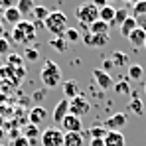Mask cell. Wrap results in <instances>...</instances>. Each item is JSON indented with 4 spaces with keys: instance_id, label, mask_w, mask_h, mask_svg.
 <instances>
[{
    "instance_id": "obj_35",
    "label": "cell",
    "mask_w": 146,
    "mask_h": 146,
    "mask_svg": "<svg viewBox=\"0 0 146 146\" xmlns=\"http://www.w3.org/2000/svg\"><path fill=\"white\" fill-rule=\"evenodd\" d=\"M8 65H14V67L22 65V57L16 55V53H10V55H8Z\"/></svg>"
},
{
    "instance_id": "obj_23",
    "label": "cell",
    "mask_w": 146,
    "mask_h": 146,
    "mask_svg": "<svg viewBox=\"0 0 146 146\" xmlns=\"http://www.w3.org/2000/svg\"><path fill=\"white\" fill-rule=\"evenodd\" d=\"M40 136V126L36 124H28L24 128V138H28L30 142H36V138Z\"/></svg>"
},
{
    "instance_id": "obj_6",
    "label": "cell",
    "mask_w": 146,
    "mask_h": 146,
    "mask_svg": "<svg viewBox=\"0 0 146 146\" xmlns=\"http://www.w3.org/2000/svg\"><path fill=\"white\" fill-rule=\"evenodd\" d=\"M42 146H63V132L59 128H46L42 132Z\"/></svg>"
},
{
    "instance_id": "obj_32",
    "label": "cell",
    "mask_w": 146,
    "mask_h": 146,
    "mask_svg": "<svg viewBox=\"0 0 146 146\" xmlns=\"http://www.w3.org/2000/svg\"><path fill=\"white\" fill-rule=\"evenodd\" d=\"M24 57L28 59V61H38L40 59V51L36 48H26L24 49Z\"/></svg>"
},
{
    "instance_id": "obj_43",
    "label": "cell",
    "mask_w": 146,
    "mask_h": 146,
    "mask_svg": "<svg viewBox=\"0 0 146 146\" xmlns=\"http://www.w3.org/2000/svg\"><path fill=\"white\" fill-rule=\"evenodd\" d=\"M144 48H146V42H144Z\"/></svg>"
},
{
    "instance_id": "obj_14",
    "label": "cell",
    "mask_w": 146,
    "mask_h": 146,
    "mask_svg": "<svg viewBox=\"0 0 146 146\" xmlns=\"http://www.w3.org/2000/svg\"><path fill=\"white\" fill-rule=\"evenodd\" d=\"M85 138L83 132H65L63 134V146H83Z\"/></svg>"
},
{
    "instance_id": "obj_28",
    "label": "cell",
    "mask_w": 146,
    "mask_h": 146,
    "mask_svg": "<svg viewBox=\"0 0 146 146\" xmlns=\"http://www.w3.org/2000/svg\"><path fill=\"white\" fill-rule=\"evenodd\" d=\"M142 75H144V69L138 65V63H134V65H130L128 67V79H142Z\"/></svg>"
},
{
    "instance_id": "obj_17",
    "label": "cell",
    "mask_w": 146,
    "mask_h": 146,
    "mask_svg": "<svg viewBox=\"0 0 146 146\" xmlns=\"http://www.w3.org/2000/svg\"><path fill=\"white\" fill-rule=\"evenodd\" d=\"M124 134L122 132H107L105 136V146H124Z\"/></svg>"
},
{
    "instance_id": "obj_24",
    "label": "cell",
    "mask_w": 146,
    "mask_h": 146,
    "mask_svg": "<svg viewBox=\"0 0 146 146\" xmlns=\"http://www.w3.org/2000/svg\"><path fill=\"white\" fill-rule=\"evenodd\" d=\"M111 61H113V65H115V67H122V65H126V63H128V55H126L124 51H115V53H113V57H111Z\"/></svg>"
},
{
    "instance_id": "obj_5",
    "label": "cell",
    "mask_w": 146,
    "mask_h": 146,
    "mask_svg": "<svg viewBox=\"0 0 146 146\" xmlns=\"http://www.w3.org/2000/svg\"><path fill=\"white\" fill-rule=\"evenodd\" d=\"M89 111H91V103H89L87 97L79 95V97H75V99L69 101V115H73V117L81 119V117L89 115Z\"/></svg>"
},
{
    "instance_id": "obj_16",
    "label": "cell",
    "mask_w": 146,
    "mask_h": 146,
    "mask_svg": "<svg viewBox=\"0 0 146 146\" xmlns=\"http://www.w3.org/2000/svg\"><path fill=\"white\" fill-rule=\"evenodd\" d=\"M115 12H117V8H113V6H103V8H99V20H103V22H107V24L111 26L115 22Z\"/></svg>"
},
{
    "instance_id": "obj_20",
    "label": "cell",
    "mask_w": 146,
    "mask_h": 146,
    "mask_svg": "<svg viewBox=\"0 0 146 146\" xmlns=\"http://www.w3.org/2000/svg\"><path fill=\"white\" fill-rule=\"evenodd\" d=\"M136 28H138V24H136V18H134V16H128V18L124 20V24L121 26V34L124 36V38H128V36H130V34H132Z\"/></svg>"
},
{
    "instance_id": "obj_18",
    "label": "cell",
    "mask_w": 146,
    "mask_h": 146,
    "mask_svg": "<svg viewBox=\"0 0 146 146\" xmlns=\"http://www.w3.org/2000/svg\"><path fill=\"white\" fill-rule=\"evenodd\" d=\"M109 30H111V26L103 20H97L95 24L89 26V34H95V36H109Z\"/></svg>"
},
{
    "instance_id": "obj_40",
    "label": "cell",
    "mask_w": 146,
    "mask_h": 146,
    "mask_svg": "<svg viewBox=\"0 0 146 146\" xmlns=\"http://www.w3.org/2000/svg\"><path fill=\"white\" fill-rule=\"evenodd\" d=\"M0 38H6V32H4V26L0 22Z\"/></svg>"
},
{
    "instance_id": "obj_3",
    "label": "cell",
    "mask_w": 146,
    "mask_h": 146,
    "mask_svg": "<svg viewBox=\"0 0 146 146\" xmlns=\"http://www.w3.org/2000/svg\"><path fill=\"white\" fill-rule=\"evenodd\" d=\"M40 79H42V83L48 87V89H53V87H57V85H61V69H59V65L55 63V61H51V59H46V63H44V67H42V71H40Z\"/></svg>"
},
{
    "instance_id": "obj_11",
    "label": "cell",
    "mask_w": 146,
    "mask_h": 146,
    "mask_svg": "<svg viewBox=\"0 0 146 146\" xmlns=\"http://www.w3.org/2000/svg\"><path fill=\"white\" fill-rule=\"evenodd\" d=\"M61 87H63V99L71 101V99L79 97V85H77V81L67 79V81H63V83H61Z\"/></svg>"
},
{
    "instance_id": "obj_30",
    "label": "cell",
    "mask_w": 146,
    "mask_h": 146,
    "mask_svg": "<svg viewBox=\"0 0 146 146\" xmlns=\"http://www.w3.org/2000/svg\"><path fill=\"white\" fill-rule=\"evenodd\" d=\"M126 18H128V12H126L124 8H117V12H115V22H113V24H117L119 28H121Z\"/></svg>"
},
{
    "instance_id": "obj_21",
    "label": "cell",
    "mask_w": 146,
    "mask_h": 146,
    "mask_svg": "<svg viewBox=\"0 0 146 146\" xmlns=\"http://www.w3.org/2000/svg\"><path fill=\"white\" fill-rule=\"evenodd\" d=\"M126 111H130V113L142 117V115H144V105H142V101H140L138 97H132V99H130V103L126 105Z\"/></svg>"
},
{
    "instance_id": "obj_1",
    "label": "cell",
    "mask_w": 146,
    "mask_h": 146,
    "mask_svg": "<svg viewBox=\"0 0 146 146\" xmlns=\"http://www.w3.org/2000/svg\"><path fill=\"white\" fill-rule=\"evenodd\" d=\"M10 38H12V42L30 48V42H34V38H36V26L32 24L30 20H22L18 26H14Z\"/></svg>"
},
{
    "instance_id": "obj_9",
    "label": "cell",
    "mask_w": 146,
    "mask_h": 146,
    "mask_svg": "<svg viewBox=\"0 0 146 146\" xmlns=\"http://www.w3.org/2000/svg\"><path fill=\"white\" fill-rule=\"evenodd\" d=\"M67 115H69V101H67V99H61V101L55 105V109H53V115H51V117H53V121H55V122H59V124H61L63 119H65Z\"/></svg>"
},
{
    "instance_id": "obj_22",
    "label": "cell",
    "mask_w": 146,
    "mask_h": 146,
    "mask_svg": "<svg viewBox=\"0 0 146 146\" xmlns=\"http://www.w3.org/2000/svg\"><path fill=\"white\" fill-rule=\"evenodd\" d=\"M16 8H18V12H20L22 16H32L36 4H34V0H20V2L16 4Z\"/></svg>"
},
{
    "instance_id": "obj_42",
    "label": "cell",
    "mask_w": 146,
    "mask_h": 146,
    "mask_svg": "<svg viewBox=\"0 0 146 146\" xmlns=\"http://www.w3.org/2000/svg\"><path fill=\"white\" fill-rule=\"evenodd\" d=\"M144 93H146V85H144Z\"/></svg>"
},
{
    "instance_id": "obj_13",
    "label": "cell",
    "mask_w": 146,
    "mask_h": 146,
    "mask_svg": "<svg viewBox=\"0 0 146 146\" xmlns=\"http://www.w3.org/2000/svg\"><path fill=\"white\" fill-rule=\"evenodd\" d=\"M128 42H130V46L132 48H144V42H146V32L144 30H140V28H136L128 38H126Z\"/></svg>"
},
{
    "instance_id": "obj_34",
    "label": "cell",
    "mask_w": 146,
    "mask_h": 146,
    "mask_svg": "<svg viewBox=\"0 0 146 146\" xmlns=\"http://www.w3.org/2000/svg\"><path fill=\"white\" fill-rule=\"evenodd\" d=\"M0 55H10V38H0Z\"/></svg>"
},
{
    "instance_id": "obj_38",
    "label": "cell",
    "mask_w": 146,
    "mask_h": 146,
    "mask_svg": "<svg viewBox=\"0 0 146 146\" xmlns=\"http://www.w3.org/2000/svg\"><path fill=\"white\" fill-rule=\"evenodd\" d=\"M91 146H105V140H101V138H95V140H91Z\"/></svg>"
},
{
    "instance_id": "obj_10",
    "label": "cell",
    "mask_w": 146,
    "mask_h": 146,
    "mask_svg": "<svg viewBox=\"0 0 146 146\" xmlns=\"http://www.w3.org/2000/svg\"><path fill=\"white\" fill-rule=\"evenodd\" d=\"M83 42H85V46H89V48H105L107 44H109V36H95V34H85L83 36Z\"/></svg>"
},
{
    "instance_id": "obj_12",
    "label": "cell",
    "mask_w": 146,
    "mask_h": 146,
    "mask_svg": "<svg viewBox=\"0 0 146 146\" xmlns=\"http://www.w3.org/2000/svg\"><path fill=\"white\" fill-rule=\"evenodd\" d=\"M61 126H63L65 132H81V128H83L81 119H77V117H73V115H67V117L63 119V122H61Z\"/></svg>"
},
{
    "instance_id": "obj_8",
    "label": "cell",
    "mask_w": 146,
    "mask_h": 146,
    "mask_svg": "<svg viewBox=\"0 0 146 146\" xmlns=\"http://www.w3.org/2000/svg\"><path fill=\"white\" fill-rule=\"evenodd\" d=\"M93 77H95V81H97V85L101 89H111V87H115V81H113V77H111V73H105L103 69H93Z\"/></svg>"
},
{
    "instance_id": "obj_37",
    "label": "cell",
    "mask_w": 146,
    "mask_h": 146,
    "mask_svg": "<svg viewBox=\"0 0 146 146\" xmlns=\"http://www.w3.org/2000/svg\"><path fill=\"white\" fill-rule=\"evenodd\" d=\"M113 67H115V65H113V61H111V59H105V63H103V71L109 73L111 69H113Z\"/></svg>"
},
{
    "instance_id": "obj_39",
    "label": "cell",
    "mask_w": 146,
    "mask_h": 146,
    "mask_svg": "<svg viewBox=\"0 0 146 146\" xmlns=\"http://www.w3.org/2000/svg\"><path fill=\"white\" fill-rule=\"evenodd\" d=\"M46 97V91H36L34 93V99H44Z\"/></svg>"
},
{
    "instance_id": "obj_44",
    "label": "cell",
    "mask_w": 146,
    "mask_h": 146,
    "mask_svg": "<svg viewBox=\"0 0 146 146\" xmlns=\"http://www.w3.org/2000/svg\"><path fill=\"white\" fill-rule=\"evenodd\" d=\"M0 146H4V144H0Z\"/></svg>"
},
{
    "instance_id": "obj_36",
    "label": "cell",
    "mask_w": 146,
    "mask_h": 146,
    "mask_svg": "<svg viewBox=\"0 0 146 146\" xmlns=\"http://www.w3.org/2000/svg\"><path fill=\"white\" fill-rule=\"evenodd\" d=\"M12 146H32V144H30V140H28V138H24V136H18V138H14Z\"/></svg>"
},
{
    "instance_id": "obj_7",
    "label": "cell",
    "mask_w": 146,
    "mask_h": 146,
    "mask_svg": "<svg viewBox=\"0 0 146 146\" xmlns=\"http://www.w3.org/2000/svg\"><path fill=\"white\" fill-rule=\"evenodd\" d=\"M103 126L107 128V132H121L122 126H126V115L117 113V115H113L111 119H107L103 122Z\"/></svg>"
},
{
    "instance_id": "obj_29",
    "label": "cell",
    "mask_w": 146,
    "mask_h": 146,
    "mask_svg": "<svg viewBox=\"0 0 146 146\" xmlns=\"http://www.w3.org/2000/svg\"><path fill=\"white\" fill-rule=\"evenodd\" d=\"M49 46L53 49H57V51H67V42H65V38H53V40L49 42Z\"/></svg>"
},
{
    "instance_id": "obj_15",
    "label": "cell",
    "mask_w": 146,
    "mask_h": 146,
    "mask_svg": "<svg viewBox=\"0 0 146 146\" xmlns=\"http://www.w3.org/2000/svg\"><path fill=\"white\" fill-rule=\"evenodd\" d=\"M46 117H48V111L44 107H34L30 111V124H36L38 126L42 121H46Z\"/></svg>"
},
{
    "instance_id": "obj_31",
    "label": "cell",
    "mask_w": 146,
    "mask_h": 146,
    "mask_svg": "<svg viewBox=\"0 0 146 146\" xmlns=\"http://www.w3.org/2000/svg\"><path fill=\"white\" fill-rule=\"evenodd\" d=\"M63 38H65V42H77V40L81 38V34H79V30H75V28H67V32L63 34Z\"/></svg>"
},
{
    "instance_id": "obj_25",
    "label": "cell",
    "mask_w": 146,
    "mask_h": 146,
    "mask_svg": "<svg viewBox=\"0 0 146 146\" xmlns=\"http://www.w3.org/2000/svg\"><path fill=\"white\" fill-rule=\"evenodd\" d=\"M115 93H117V95H132V91H130V85H128V79L115 83Z\"/></svg>"
},
{
    "instance_id": "obj_41",
    "label": "cell",
    "mask_w": 146,
    "mask_h": 146,
    "mask_svg": "<svg viewBox=\"0 0 146 146\" xmlns=\"http://www.w3.org/2000/svg\"><path fill=\"white\" fill-rule=\"evenodd\" d=\"M4 12H6V10H4V8H2V6H0V22H2V20H4Z\"/></svg>"
},
{
    "instance_id": "obj_33",
    "label": "cell",
    "mask_w": 146,
    "mask_h": 146,
    "mask_svg": "<svg viewBox=\"0 0 146 146\" xmlns=\"http://www.w3.org/2000/svg\"><path fill=\"white\" fill-rule=\"evenodd\" d=\"M134 16H136V18L146 16V0H142V2H134Z\"/></svg>"
},
{
    "instance_id": "obj_2",
    "label": "cell",
    "mask_w": 146,
    "mask_h": 146,
    "mask_svg": "<svg viewBox=\"0 0 146 146\" xmlns=\"http://www.w3.org/2000/svg\"><path fill=\"white\" fill-rule=\"evenodd\" d=\"M44 26H46V30L51 36L63 38V34L67 32V16L61 10H53V12H49V16L46 18Z\"/></svg>"
},
{
    "instance_id": "obj_4",
    "label": "cell",
    "mask_w": 146,
    "mask_h": 146,
    "mask_svg": "<svg viewBox=\"0 0 146 146\" xmlns=\"http://www.w3.org/2000/svg\"><path fill=\"white\" fill-rule=\"evenodd\" d=\"M75 18L81 22V26H85V28L89 30V26L95 24V22L99 20V8L95 6V2H85V4L77 6Z\"/></svg>"
},
{
    "instance_id": "obj_27",
    "label": "cell",
    "mask_w": 146,
    "mask_h": 146,
    "mask_svg": "<svg viewBox=\"0 0 146 146\" xmlns=\"http://www.w3.org/2000/svg\"><path fill=\"white\" fill-rule=\"evenodd\" d=\"M32 16H34L38 22H46V18L49 16V10L46 8V6H36L34 12H32Z\"/></svg>"
},
{
    "instance_id": "obj_26",
    "label": "cell",
    "mask_w": 146,
    "mask_h": 146,
    "mask_svg": "<svg viewBox=\"0 0 146 146\" xmlns=\"http://www.w3.org/2000/svg\"><path fill=\"white\" fill-rule=\"evenodd\" d=\"M89 134H91V140H95V138L105 140V136H107V128H105L103 124H95V126L89 130Z\"/></svg>"
},
{
    "instance_id": "obj_19",
    "label": "cell",
    "mask_w": 146,
    "mask_h": 146,
    "mask_svg": "<svg viewBox=\"0 0 146 146\" xmlns=\"http://www.w3.org/2000/svg\"><path fill=\"white\" fill-rule=\"evenodd\" d=\"M4 20L10 22V24H14V26H18L20 22H22V14L18 12L16 6H12V8H8V10L4 12Z\"/></svg>"
}]
</instances>
